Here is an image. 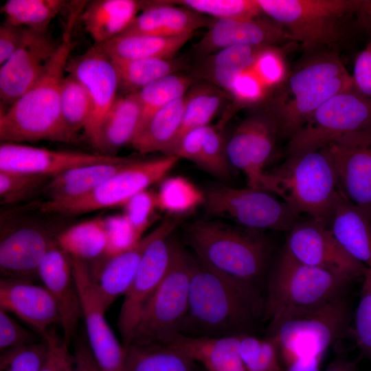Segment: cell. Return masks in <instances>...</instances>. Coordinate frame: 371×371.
Masks as SVG:
<instances>
[{"label": "cell", "mask_w": 371, "mask_h": 371, "mask_svg": "<svg viewBox=\"0 0 371 371\" xmlns=\"http://www.w3.org/2000/svg\"><path fill=\"white\" fill-rule=\"evenodd\" d=\"M265 318V297L256 284L207 267L194 259L189 306L180 334L226 337L247 334Z\"/></svg>", "instance_id": "6da1fadb"}, {"label": "cell", "mask_w": 371, "mask_h": 371, "mask_svg": "<svg viewBox=\"0 0 371 371\" xmlns=\"http://www.w3.org/2000/svg\"><path fill=\"white\" fill-rule=\"evenodd\" d=\"M87 1H74L58 47L34 85L6 111H1V142L22 144L50 140L76 142L65 128L60 115V98L69 56L75 47L73 30Z\"/></svg>", "instance_id": "7a4b0ae2"}, {"label": "cell", "mask_w": 371, "mask_h": 371, "mask_svg": "<svg viewBox=\"0 0 371 371\" xmlns=\"http://www.w3.org/2000/svg\"><path fill=\"white\" fill-rule=\"evenodd\" d=\"M353 80L335 54L313 57L286 76L262 110L278 136L291 139L313 113L334 95L353 89Z\"/></svg>", "instance_id": "3957f363"}, {"label": "cell", "mask_w": 371, "mask_h": 371, "mask_svg": "<svg viewBox=\"0 0 371 371\" xmlns=\"http://www.w3.org/2000/svg\"><path fill=\"white\" fill-rule=\"evenodd\" d=\"M267 192L282 197L298 216L306 214L328 227L341 189L333 162L321 148L289 156L267 172Z\"/></svg>", "instance_id": "277c9868"}, {"label": "cell", "mask_w": 371, "mask_h": 371, "mask_svg": "<svg viewBox=\"0 0 371 371\" xmlns=\"http://www.w3.org/2000/svg\"><path fill=\"white\" fill-rule=\"evenodd\" d=\"M186 234L197 259L210 269L256 284L263 275L269 245L261 231L196 221L188 226Z\"/></svg>", "instance_id": "5b68a950"}, {"label": "cell", "mask_w": 371, "mask_h": 371, "mask_svg": "<svg viewBox=\"0 0 371 371\" xmlns=\"http://www.w3.org/2000/svg\"><path fill=\"white\" fill-rule=\"evenodd\" d=\"M352 280L304 264L284 248L268 280L265 318L273 325L343 296Z\"/></svg>", "instance_id": "8992f818"}, {"label": "cell", "mask_w": 371, "mask_h": 371, "mask_svg": "<svg viewBox=\"0 0 371 371\" xmlns=\"http://www.w3.org/2000/svg\"><path fill=\"white\" fill-rule=\"evenodd\" d=\"M262 13L280 25L289 39L307 50L330 45L341 38L347 19L359 12L363 0H256Z\"/></svg>", "instance_id": "52a82bcc"}, {"label": "cell", "mask_w": 371, "mask_h": 371, "mask_svg": "<svg viewBox=\"0 0 371 371\" xmlns=\"http://www.w3.org/2000/svg\"><path fill=\"white\" fill-rule=\"evenodd\" d=\"M194 259L173 240L168 271L144 306L129 345L166 344L180 333L189 306Z\"/></svg>", "instance_id": "ba28073f"}, {"label": "cell", "mask_w": 371, "mask_h": 371, "mask_svg": "<svg viewBox=\"0 0 371 371\" xmlns=\"http://www.w3.org/2000/svg\"><path fill=\"white\" fill-rule=\"evenodd\" d=\"M349 308L344 297L269 326L280 360L289 364L306 356L322 357L346 330Z\"/></svg>", "instance_id": "9c48e42d"}, {"label": "cell", "mask_w": 371, "mask_h": 371, "mask_svg": "<svg viewBox=\"0 0 371 371\" xmlns=\"http://www.w3.org/2000/svg\"><path fill=\"white\" fill-rule=\"evenodd\" d=\"M179 160L175 155L146 160L137 159L88 194L65 201L47 200L41 204V209L46 213L80 215L124 206L139 192L164 179Z\"/></svg>", "instance_id": "30bf717a"}, {"label": "cell", "mask_w": 371, "mask_h": 371, "mask_svg": "<svg viewBox=\"0 0 371 371\" xmlns=\"http://www.w3.org/2000/svg\"><path fill=\"white\" fill-rule=\"evenodd\" d=\"M371 130V98L354 88L324 103L291 139L288 157L321 149L347 135Z\"/></svg>", "instance_id": "8fae6325"}, {"label": "cell", "mask_w": 371, "mask_h": 371, "mask_svg": "<svg viewBox=\"0 0 371 371\" xmlns=\"http://www.w3.org/2000/svg\"><path fill=\"white\" fill-rule=\"evenodd\" d=\"M179 222V217L166 215L151 232V238L133 281L124 295L118 315L117 327L125 348L131 342L144 306L168 271L172 254V234Z\"/></svg>", "instance_id": "7c38bea8"}, {"label": "cell", "mask_w": 371, "mask_h": 371, "mask_svg": "<svg viewBox=\"0 0 371 371\" xmlns=\"http://www.w3.org/2000/svg\"><path fill=\"white\" fill-rule=\"evenodd\" d=\"M204 205L209 214L255 230L290 231L299 222V216L284 201L249 188L211 186L205 192Z\"/></svg>", "instance_id": "4fadbf2b"}, {"label": "cell", "mask_w": 371, "mask_h": 371, "mask_svg": "<svg viewBox=\"0 0 371 371\" xmlns=\"http://www.w3.org/2000/svg\"><path fill=\"white\" fill-rule=\"evenodd\" d=\"M277 137L276 125L262 111L246 117L227 141L228 161L232 167L243 172L248 188L267 192L265 169L273 153Z\"/></svg>", "instance_id": "5bb4252c"}, {"label": "cell", "mask_w": 371, "mask_h": 371, "mask_svg": "<svg viewBox=\"0 0 371 371\" xmlns=\"http://www.w3.org/2000/svg\"><path fill=\"white\" fill-rule=\"evenodd\" d=\"M66 71L74 76L88 93L91 111L85 132L97 148L104 117L118 95L120 82L115 64L100 45L94 44L84 53L69 58Z\"/></svg>", "instance_id": "9a60e30c"}, {"label": "cell", "mask_w": 371, "mask_h": 371, "mask_svg": "<svg viewBox=\"0 0 371 371\" xmlns=\"http://www.w3.org/2000/svg\"><path fill=\"white\" fill-rule=\"evenodd\" d=\"M70 258L91 354L100 371H126V348L106 320V311L95 292L89 265L82 260Z\"/></svg>", "instance_id": "2e32d148"}, {"label": "cell", "mask_w": 371, "mask_h": 371, "mask_svg": "<svg viewBox=\"0 0 371 371\" xmlns=\"http://www.w3.org/2000/svg\"><path fill=\"white\" fill-rule=\"evenodd\" d=\"M284 249L298 261L346 277H363L368 268L352 257L329 228L312 219L298 222L290 231Z\"/></svg>", "instance_id": "e0dca14e"}, {"label": "cell", "mask_w": 371, "mask_h": 371, "mask_svg": "<svg viewBox=\"0 0 371 371\" xmlns=\"http://www.w3.org/2000/svg\"><path fill=\"white\" fill-rule=\"evenodd\" d=\"M324 148L341 190L371 221V130L343 136Z\"/></svg>", "instance_id": "ac0fdd59"}, {"label": "cell", "mask_w": 371, "mask_h": 371, "mask_svg": "<svg viewBox=\"0 0 371 371\" xmlns=\"http://www.w3.org/2000/svg\"><path fill=\"white\" fill-rule=\"evenodd\" d=\"M58 43L46 32L25 28L21 44L0 68V98L9 106L27 92L43 73Z\"/></svg>", "instance_id": "d6986e66"}, {"label": "cell", "mask_w": 371, "mask_h": 371, "mask_svg": "<svg viewBox=\"0 0 371 371\" xmlns=\"http://www.w3.org/2000/svg\"><path fill=\"white\" fill-rule=\"evenodd\" d=\"M123 157L2 142L0 170L27 172L52 178L77 167L117 161Z\"/></svg>", "instance_id": "ffe728a7"}, {"label": "cell", "mask_w": 371, "mask_h": 371, "mask_svg": "<svg viewBox=\"0 0 371 371\" xmlns=\"http://www.w3.org/2000/svg\"><path fill=\"white\" fill-rule=\"evenodd\" d=\"M0 309L11 313L44 340L55 324H60L58 306L49 291L32 281L1 278Z\"/></svg>", "instance_id": "44dd1931"}, {"label": "cell", "mask_w": 371, "mask_h": 371, "mask_svg": "<svg viewBox=\"0 0 371 371\" xmlns=\"http://www.w3.org/2000/svg\"><path fill=\"white\" fill-rule=\"evenodd\" d=\"M38 277L58 306L63 339L69 346L82 318V309L71 258L58 244L45 256L38 268Z\"/></svg>", "instance_id": "7402d4cb"}, {"label": "cell", "mask_w": 371, "mask_h": 371, "mask_svg": "<svg viewBox=\"0 0 371 371\" xmlns=\"http://www.w3.org/2000/svg\"><path fill=\"white\" fill-rule=\"evenodd\" d=\"M284 39H289L285 32L272 20L214 19L193 48L203 57L232 46H273Z\"/></svg>", "instance_id": "603a6c76"}, {"label": "cell", "mask_w": 371, "mask_h": 371, "mask_svg": "<svg viewBox=\"0 0 371 371\" xmlns=\"http://www.w3.org/2000/svg\"><path fill=\"white\" fill-rule=\"evenodd\" d=\"M56 238L35 226H22L1 237L0 270L2 278L32 281Z\"/></svg>", "instance_id": "cb8c5ba5"}, {"label": "cell", "mask_w": 371, "mask_h": 371, "mask_svg": "<svg viewBox=\"0 0 371 371\" xmlns=\"http://www.w3.org/2000/svg\"><path fill=\"white\" fill-rule=\"evenodd\" d=\"M212 19L168 1H144V7L123 34L172 37L193 34L208 27Z\"/></svg>", "instance_id": "d4e9b609"}, {"label": "cell", "mask_w": 371, "mask_h": 371, "mask_svg": "<svg viewBox=\"0 0 371 371\" xmlns=\"http://www.w3.org/2000/svg\"><path fill=\"white\" fill-rule=\"evenodd\" d=\"M150 238L151 232L130 249L99 262L102 264L97 267L90 268L95 292L106 311L129 289Z\"/></svg>", "instance_id": "484cf974"}, {"label": "cell", "mask_w": 371, "mask_h": 371, "mask_svg": "<svg viewBox=\"0 0 371 371\" xmlns=\"http://www.w3.org/2000/svg\"><path fill=\"white\" fill-rule=\"evenodd\" d=\"M240 335L199 337L179 333L166 344L200 363L205 371H246L239 355Z\"/></svg>", "instance_id": "4316f807"}, {"label": "cell", "mask_w": 371, "mask_h": 371, "mask_svg": "<svg viewBox=\"0 0 371 371\" xmlns=\"http://www.w3.org/2000/svg\"><path fill=\"white\" fill-rule=\"evenodd\" d=\"M328 228L342 247L371 270V221L341 191Z\"/></svg>", "instance_id": "83f0119b"}, {"label": "cell", "mask_w": 371, "mask_h": 371, "mask_svg": "<svg viewBox=\"0 0 371 371\" xmlns=\"http://www.w3.org/2000/svg\"><path fill=\"white\" fill-rule=\"evenodd\" d=\"M144 7V1L94 0L88 1L80 19L95 45L123 34Z\"/></svg>", "instance_id": "f1b7e54d"}, {"label": "cell", "mask_w": 371, "mask_h": 371, "mask_svg": "<svg viewBox=\"0 0 371 371\" xmlns=\"http://www.w3.org/2000/svg\"><path fill=\"white\" fill-rule=\"evenodd\" d=\"M142 108L137 93L118 95L100 126L98 150L115 156L123 146L131 144L141 123Z\"/></svg>", "instance_id": "f546056e"}, {"label": "cell", "mask_w": 371, "mask_h": 371, "mask_svg": "<svg viewBox=\"0 0 371 371\" xmlns=\"http://www.w3.org/2000/svg\"><path fill=\"white\" fill-rule=\"evenodd\" d=\"M137 159L124 157L121 160L77 167L52 177L44 188L51 201L75 199L93 190Z\"/></svg>", "instance_id": "4dcf8cb0"}, {"label": "cell", "mask_w": 371, "mask_h": 371, "mask_svg": "<svg viewBox=\"0 0 371 371\" xmlns=\"http://www.w3.org/2000/svg\"><path fill=\"white\" fill-rule=\"evenodd\" d=\"M267 47L270 46H232L203 56L194 76L229 93L236 78L249 69Z\"/></svg>", "instance_id": "1f68e13d"}, {"label": "cell", "mask_w": 371, "mask_h": 371, "mask_svg": "<svg viewBox=\"0 0 371 371\" xmlns=\"http://www.w3.org/2000/svg\"><path fill=\"white\" fill-rule=\"evenodd\" d=\"M193 34L164 37L143 34H122L99 45L113 60L171 58Z\"/></svg>", "instance_id": "d6a6232c"}, {"label": "cell", "mask_w": 371, "mask_h": 371, "mask_svg": "<svg viewBox=\"0 0 371 371\" xmlns=\"http://www.w3.org/2000/svg\"><path fill=\"white\" fill-rule=\"evenodd\" d=\"M186 95L157 111L142 126L131 143L141 154L166 153L175 142L181 126Z\"/></svg>", "instance_id": "836d02e7"}, {"label": "cell", "mask_w": 371, "mask_h": 371, "mask_svg": "<svg viewBox=\"0 0 371 371\" xmlns=\"http://www.w3.org/2000/svg\"><path fill=\"white\" fill-rule=\"evenodd\" d=\"M58 247L70 257L88 262L104 258L107 234L104 218H95L74 225L56 236Z\"/></svg>", "instance_id": "e575fe53"}, {"label": "cell", "mask_w": 371, "mask_h": 371, "mask_svg": "<svg viewBox=\"0 0 371 371\" xmlns=\"http://www.w3.org/2000/svg\"><path fill=\"white\" fill-rule=\"evenodd\" d=\"M126 371H196V363L169 344H131L126 348Z\"/></svg>", "instance_id": "d590c367"}, {"label": "cell", "mask_w": 371, "mask_h": 371, "mask_svg": "<svg viewBox=\"0 0 371 371\" xmlns=\"http://www.w3.org/2000/svg\"><path fill=\"white\" fill-rule=\"evenodd\" d=\"M230 96L227 91L208 82H194L186 94L181 126L170 148L190 130L210 125Z\"/></svg>", "instance_id": "8d00e7d4"}, {"label": "cell", "mask_w": 371, "mask_h": 371, "mask_svg": "<svg viewBox=\"0 0 371 371\" xmlns=\"http://www.w3.org/2000/svg\"><path fill=\"white\" fill-rule=\"evenodd\" d=\"M113 61L118 74L119 91L122 94L136 93L150 83L179 73L186 67L185 62L175 57Z\"/></svg>", "instance_id": "74e56055"}, {"label": "cell", "mask_w": 371, "mask_h": 371, "mask_svg": "<svg viewBox=\"0 0 371 371\" xmlns=\"http://www.w3.org/2000/svg\"><path fill=\"white\" fill-rule=\"evenodd\" d=\"M67 4L63 0H8L1 7V12L5 21L15 26L46 32Z\"/></svg>", "instance_id": "f35d334b"}, {"label": "cell", "mask_w": 371, "mask_h": 371, "mask_svg": "<svg viewBox=\"0 0 371 371\" xmlns=\"http://www.w3.org/2000/svg\"><path fill=\"white\" fill-rule=\"evenodd\" d=\"M194 82L192 76L175 73L162 77L138 91L142 108L139 130L159 109L185 96Z\"/></svg>", "instance_id": "ab89813d"}, {"label": "cell", "mask_w": 371, "mask_h": 371, "mask_svg": "<svg viewBox=\"0 0 371 371\" xmlns=\"http://www.w3.org/2000/svg\"><path fill=\"white\" fill-rule=\"evenodd\" d=\"M157 200L159 210L180 218L204 204L205 193L188 179L175 176L162 181Z\"/></svg>", "instance_id": "60d3db41"}, {"label": "cell", "mask_w": 371, "mask_h": 371, "mask_svg": "<svg viewBox=\"0 0 371 371\" xmlns=\"http://www.w3.org/2000/svg\"><path fill=\"white\" fill-rule=\"evenodd\" d=\"M67 74L62 87L60 115L65 128L76 141L78 132L85 130L89 122L91 106L83 85L72 74Z\"/></svg>", "instance_id": "b9f144b4"}, {"label": "cell", "mask_w": 371, "mask_h": 371, "mask_svg": "<svg viewBox=\"0 0 371 371\" xmlns=\"http://www.w3.org/2000/svg\"><path fill=\"white\" fill-rule=\"evenodd\" d=\"M239 355L246 371H284L278 347L270 337L240 335Z\"/></svg>", "instance_id": "7bdbcfd3"}, {"label": "cell", "mask_w": 371, "mask_h": 371, "mask_svg": "<svg viewBox=\"0 0 371 371\" xmlns=\"http://www.w3.org/2000/svg\"><path fill=\"white\" fill-rule=\"evenodd\" d=\"M202 14L215 19L258 18L262 13L256 0H182L168 1Z\"/></svg>", "instance_id": "ee69618b"}, {"label": "cell", "mask_w": 371, "mask_h": 371, "mask_svg": "<svg viewBox=\"0 0 371 371\" xmlns=\"http://www.w3.org/2000/svg\"><path fill=\"white\" fill-rule=\"evenodd\" d=\"M50 179L41 175L0 170L1 204H16L30 198L43 190Z\"/></svg>", "instance_id": "f6af8a7d"}, {"label": "cell", "mask_w": 371, "mask_h": 371, "mask_svg": "<svg viewBox=\"0 0 371 371\" xmlns=\"http://www.w3.org/2000/svg\"><path fill=\"white\" fill-rule=\"evenodd\" d=\"M222 128L205 126L202 153L198 166L221 179L231 177V168L226 153V142L221 132Z\"/></svg>", "instance_id": "bcb514c9"}, {"label": "cell", "mask_w": 371, "mask_h": 371, "mask_svg": "<svg viewBox=\"0 0 371 371\" xmlns=\"http://www.w3.org/2000/svg\"><path fill=\"white\" fill-rule=\"evenodd\" d=\"M353 335L361 354L371 363V270L369 269L363 277L355 314Z\"/></svg>", "instance_id": "7dc6e473"}, {"label": "cell", "mask_w": 371, "mask_h": 371, "mask_svg": "<svg viewBox=\"0 0 371 371\" xmlns=\"http://www.w3.org/2000/svg\"><path fill=\"white\" fill-rule=\"evenodd\" d=\"M47 354L45 340L1 353V371H41Z\"/></svg>", "instance_id": "c3c4849f"}, {"label": "cell", "mask_w": 371, "mask_h": 371, "mask_svg": "<svg viewBox=\"0 0 371 371\" xmlns=\"http://www.w3.org/2000/svg\"><path fill=\"white\" fill-rule=\"evenodd\" d=\"M267 92L268 89L250 69L243 71L234 80L229 91L234 99L232 107L226 111L222 120L227 122L240 107L263 100Z\"/></svg>", "instance_id": "681fc988"}, {"label": "cell", "mask_w": 371, "mask_h": 371, "mask_svg": "<svg viewBox=\"0 0 371 371\" xmlns=\"http://www.w3.org/2000/svg\"><path fill=\"white\" fill-rule=\"evenodd\" d=\"M107 234V247L101 262L135 246L142 238L124 214L104 218Z\"/></svg>", "instance_id": "f907efd6"}, {"label": "cell", "mask_w": 371, "mask_h": 371, "mask_svg": "<svg viewBox=\"0 0 371 371\" xmlns=\"http://www.w3.org/2000/svg\"><path fill=\"white\" fill-rule=\"evenodd\" d=\"M43 340L32 329H28L0 309L1 353L33 344Z\"/></svg>", "instance_id": "816d5d0a"}, {"label": "cell", "mask_w": 371, "mask_h": 371, "mask_svg": "<svg viewBox=\"0 0 371 371\" xmlns=\"http://www.w3.org/2000/svg\"><path fill=\"white\" fill-rule=\"evenodd\" d=\"M124 215L142 236L158 209L157 193L145 190L133 196L124 205Z\"/></svg>", "instance_id": "f5cc1de1"}, {"label": "cell", "mask_w": 371, "mask_h": 371, "mask_svg": "<svg viewBox=\"0 0 371 371\" xmlns=\"http://www.w3.org/2000/svg\"><path fill=\"white\" fill-rule=\"evenodd\" d=\"M249 69L268 90L278 87L286 76L282 58L273 46L263 49Z\"/></svg>", "instance_id": "db71d44e"}, {"label": "cell", "mask_w": 371, "mask_h": 371, "mask_svg": "<svg viewBox=\"0 0 371 371\" xmlns=\"http://www.w3.org/2000/svg\"><path fill=\"white\" fill-rule=\"evenodd\" d=\"M205 126L187 132L166 153V155L186 159L199 166L202 153Z\"/></svg>", "instance_id": "11a10c76"}, {"label": "cell", "mask_w": 371, "mask_h": 371, "mask_svg": "<svg viewBox=\"0 0 371 371\" xmlns=\"http://www.w3.org/2000/svg\"><path fill=\"white\" fill-rule=\"evenodd\" d=\"M352 78L354 89L371 98V42L356 57Z\"/></svg>", "instance_id": "9f6ffc18"}, {"label": "cell", "mask_w": 371, "mask_h": 371, "mask_svg": "<svg viewBox=\"0 0 371 371\" xmlns=\"http://www.w3.org/2000/svg\"><path fill=\"white\" fill-rule=\"evenodd\" d=\"M25 28L4 21L0 26V65L3 64L19 47Z\"/></svg>", "instance_id": "6f0895ef"}, {"label": "cell", "mask_w": 371, "mask_h": 371, "mask_svg": "<svg viewBox=\"0 0 371 371\" xmlns=\"http://www.w3.org/2000/svg\"><path fill=\"white\" fill-rule=\"evenodd\" d=\"M48 344V354L41 371H59L62 359L69 346L52 329L44 339Z\"/></svg>", "instance_id": "680465c9"}, {"label": "cell", "mask_w": 371, "mask_h": 371, "mask_svg": "<svg viewBox=\"0 0 371 371\" xmlns=\"http://www.w3.org/2000/svg\"><path fill=\"white\" fill-rule=\"evenodd\" d=\"M74 351V359L82 371H100L91 354L87 341L78 339Z\"/></svg>", "instance_id": "91938a15"}, {"label": "cell", "mask_w": 371, "mask_h": 371, "mask_svg": "<svg viewBox=\"0 0 371 371\" xmlns=\"http://www.w3.org/2000/svg\"><path fill=\"white\" fill-rule=\"evenodd\" d=\"M322 358L317 356L297 358L287 364L284 371H320Z\"/></svg>", "instance_id": "94428289"}, {"label": "cell", "mask_w": 371, "mask_h": 371, "mask_svg": "<svg viewBox=\"0 0 371 371\" xmlns=\"http://www.w3.org/2000/svg\"><path fill=\"white\" fill-rule=\"evenodd\" d=\"M325 371H357V369L355 363L339 353Z\"/></svg>", "instance_id": "6125c7cd"}, {"label": "cell", "mask_w": 371, "mask_h": 371, "mask_svg": "<svg viewBox=\"0 0 371 371\" xmlns=\"http://www.w3.org/2000/svg\"><path fill=\"white\" fill-rule=\"evenodd\" d=\"M357 23L371 33V1L363 0L361 9L357 13Z\"/></svg>", "instance_id": "be15d7a7"}, {"label": "cell", "mask_w": 371, "mask_h": 371, "mask_svg": "<svg viewBox=\"0 0 371 371\" xmlns=\"http://www.w3.org/2000/svg\"><path fill=\"white\" fill-rule=\"evenodd\" d=\"M59 371H82L69 350L63 356Z\"/></svg>", "instance_id": "e7e4bbea"}]
</instances>
